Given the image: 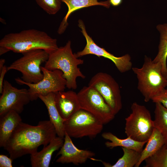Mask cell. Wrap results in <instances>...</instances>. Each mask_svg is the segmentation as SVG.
Listing matches in <instances>:
<instances>
[{"label":"cell","mask_w":167,"mask_h":167,"mask_svg":"<svg viewBox=\"0 0 167 167\" xmlns=\"http://www.w3.org/2000/svg\"><path fill=\"white\" fill-rule=\"evenodd\" d=\"M56 135L55 127L49 120L40 121L36 126L22 122L3 148L14 160L26 154L36 153L39 146H46Z\"/></svg>","instance_id":"obj_1"},{"label":"cell","mask_w":167,"mask_h":167,"mask_svg":"<svg viewBox=\"0 0 167 167\" xmlns=\"http://www.w3.org/2000/svg\"><path fill=\"white\" fill-rule=\"evenodd\" d=\"M0 47L22 54L36 49H42L49 54L58 49L57 40L43 31L34 29L11 33L5 35L0 40Z\"/></svg>","instance_id":"obj_2"},{"label":"cell","mask_w":167,"mask_h":167,"mask_svg":"<svg viewBox=\"0 0 167 167\" xmlns=\"http://www.w3.org/2000/svg\"><path fill=\"white\" fill-rule=\"evenodd\" d=\"M84 62L83 60L78 58L75 53H73L71 42L69 41L64 46L49 54L44 67L50 70L58 69L62 71L63 77L66 80V87L75 90L77 86V78L84 79L86 77L78 67Z\"/></svg>","instance_id":"obj_3"},{"label":"cell","mask_w":167,"mask_h":167,"mask_svg":"<svg viewBox=\"0 0 167 167\" xmlns=\"http://www.w3.org/2000/svg\"><path fill=\"white\" fill-rule=\"evenodd\" d=\"M132 69L138 80L137 88L145 102H148L166 88L167 79L162 74L160 62L145 56L141 68L132 67Z\"/></svg>","instance_id":"obj_4"},{"label":"cell","mask_w":167,"mask_h":167,"mask_svg":"<svg viewBox=\"0 0 167 167\" xmlns=\"http://www.w3.org/2000/svg\"><path fill=\"white\" fill-rule=\"evenodd\" d=\"M131 113L125 119V133L127 137L139 142L148 141L154 128L149 110L136 102L131 107Z\"/></svg>","instance_id":"obj_5"},{"label":"cell","mask_w":167,"mask_h":167,"mask_svg":"<svg viewBox=\"0 0 167 167\" xmlns=\"http://www.w3.org/2000/svg\"><path fill=\"white\" fill-rule=\"evenodd\" d=\"M22 54V57L7 67L8 71L14 70L20 72L21 79L26 83L39 82L43 77L41 65L48 60L49 54L44 50L36 49Z\"/></svg>","instance_id":"obj_6"},{"label":"cell","mask_w":167,"mask_h":167,"mask_svg":"<svg viewBox=\"0 0 167 167\" xmlns=\"http://www.w3.org/2000/svg\"><path fill=\"white\" fill-rule=\"evenodd\" d=\"M65 132L71 137H95L103 130L104 124L88 112L80 109L64 120Z\"/></svg>","instance_id":"obj_7"},{"label":"cell","mask_w":167,"mask_h":167,"mask_svg":"<svg viewBox=\"0 0 167 167\" xmlns=\"http://www.w3.org/2000/svg\"><path fill=\"white\" fill-rule=\"evenodd\" d=\"M43 79L36 83H27L18 77L15 79L18 84L27 85L31 101L36 100L39 95L45 96L49 93L64 91L66 87V80L63 72L58 69L50 70L41 66Z\"/></svg>","instance_id":"obj_8"},{"label":"cell","mask_w":167,"mask_h":167,"mask_svg":"<svg viewBox=\"0 0 167 167\" xmlns=\"http://www.w3.org/2000/svg\"><path fill=\"white\" fill-rule=\"evenodd\" d=\"M88 86L96 90L102 96L114 115L122 109V103L119 85L109 74L99 72L91 79Z\"/></svg>","instance_id":"obj_9"},{"label":"cell","mask_w":167,"mask_h":167,"mask_svg":"<svg viewBox=\"0 0 167 167\" xmlns=\"http://www.w3.org/2000/svg\"><path fill=\"white\" fill-rule=\"evenodd\" d=\"M81 109L91 113L104 124L114 118L115 115L101 95L95 89L84 86L77 93Z\"/></svg>","instance_id":"obj_10"},{"label":"cell","mask_w":167,"mask_h":167,"mask_svg":"<svg viewBox=\"0 0 167 167\" xmlns=\"http://www.w3.org/2000/svg\"><path fill=\"white\" fill-rule=\"evenodd\" d=\"M78 26L81 29V32L86 39V44L82 51L75 53L77 58L88 54H93L110 60L121 73H125L132 69V63L131 57L129 54H127L119 57L114 56L95 43L87 32L85 26L82 20L79 19V20Z\"/></svg>","instance_id":"obj_11"},{"label":"cell","mask_w":167,"mask_h":167,"mask_svg":"<svg viewBox=\"0 0 167 167\" xmlns=\"http://www.w3.org/2000/svg\"><path fill=\"white\" fill-rule=\"evenodd\" d=\"M1 94L0 116L11 110L20 114L23 111L24 106L31 101L28 89H18L6 80H4Z\"/></svg>","instance_id":"obj_12"},{"label":"cell","mask_w":167,"mask_h":167,"mask_svg":"<svg viewBox=\"0 0 167 167\" xmlns=\"http://www.w3.org/2000/svg\"><path fill=\"white\" fill-rule=\"evenodd\" d=\"M95 155V153L91 151L77 148L71 137L65 132L63 144L57 155L60 156L56 162L62 164L71 163L78 165L85 163L88 159H91Z\"/></svg>","instance_id":"obj_13"},{"label":"cell","mask_w":167,"mask_h":167,"mask_svg":"<svg viewBox=\"0 0 167 167\" xmlns=\"http://www.w3.org/2000/svg\"><path fill=\"white\" fill-rule=\"evenodd\" d=\"M55 93L56 107L64 120L81 109L77 93L73 91H61Z\"/></svg>","instance_id":"obj_14"},{"label":"cell","mask_w":167,"mask_h":167,"mask_svg":"<svg viewBox=\"0 0 167 167\" xmlns=\"http://www.w3.org/2000/svg\"><path fill=\"white\" fill-rule=\"evenodd\" d=\"M64 138L56 137L40 152L30 155L32 167H49L54 152L63 144Z\"/></svg>","instance_id":"obj_15"},{"label":"cell","mask_w":167,"mask_h":167,"mask_svg":"<svg viewBox=\"0 0 167 167\" xmlns=\"http://www.w3.org/2000/svg\"><path fill=\"white\" fill-rule=\"evenodd\" d=\"M22 122L19 114L11 110L0 116V147L4 148L13 132Z\"/></svg>","instance_id":"obj_16"},{"label":"cell","mask_w":167,"mask_h":167,"mask_svg":"<svg viewBox=\"0 0 167 167\" xmlns=\"http://www.w3.org/2000/svg\"><path fill=\"white\" fill-rule=\"evenodd\" d=\"M55 93L51 92L43 96L39 95L38 98L44 103L48 110L49 121L54 126L58 136L64 138L65 131L64 120L60 116L56 107L55 102Z\"/></svg>","instance_id":"obj_17"},{"label":"cell","mask_w":167,"mask_h":167,"mask_svg":"<svg viewBox=\"0 0 167 167\" xmlns=\"http://www.w3.org/2000/svg\"><path fill=\"white\" fill-rule=\"evenodd\" d=\"M67 5L68 10L67 13L61 23L58 29V33H62L65 30L68 25L67 20L70 15L78 10L84 7L95 5L101 6L109 8L110 5L109 0L99 2L98 0H61Z\"/></svg>","instance_id":"obj_18"},{"label":"cell","mask_w":167,"mask_h":167,"mask_svg":"<svg viewBox=\"0 0 167 167\" xmlns=\"http://www.w3.org/2000/svg\"><path fill=\"white\" fill-rule=\"evenodd\" d=\"M102 137L104 139L110 141L106 142V147L112 149L114 147L119 146L130 149L134 150L141 152L143 147L147 141L139 142L135 140L130 137L125 139H121L110 132H105L102 134Z\"/></svg>","instance_id":"obj_19"},{"label":"cell","mask_w":167,"mask_h":167,"mask_svg":"<svg viewBox=\"0 0 167 167\" xmlns=\"http://www.w3.org/2000/svg\"><path fill=\"white\" fill-rule=\"evenodd\" d=\"M145 147L141 152L140 159L135 167H139L143 161L155 154L165 144L162 135L155 127Z\"/></svg>","instance_id":"obj_20"},{"label":"cell","mask_w":167,"mask_h":167,"mask_svg":"<svg viewBox=\"0 0 167 167\" xmlns=\"http://www.w3.org/2000/svg\"><path fill=\"white\" fill-rule=\"evenodd\" d=\"M156 28L160 34V41L158 53L153 61L161 63L162 74L167 79V24H159Z\"/></svg>","instance_id":"obj_21"},{"label":"cell","mask_w":167,"mask_h":167,"mask_svg":"<svg viewBox=\"0 0 167 167\" xmlns=\"http://www.w3.org/2000/svg\"><path fill=\"white\" fill-rule=\"evenodd\" d=\"M123 152V156L114 165H111L102 161L107 167H133L138 163L141 157V152L134 150L122 147Z\"/></svg>","instance_id":"obj_22"},{"label":"cell","mask_w":167,"mask_h":167,"mask_svg":"<svg viewBox=\"0 0 167 167\" xmlns=\"http://www.w3.org/2000/svg\"><path fill=\"white\" fill-rule=\"evenodd\" d=\"M153 122L154 127L164 139V145L167 146V108L159 102L155 103Z\"/></svg>","instance_id":"obj_23"},{"label":"cell","mask_w":167,"mask_h":167,"mask_svg":"<svg viewBox=\"0 0 167 167\" xmlns=\"http://www.w3.org/2000/svg\"><path fill=\"white\" fill-rule=\"evenodd\" d=\"M145 161V167H167V146L164 145L155 154Z\"/></svg>","instance_id":"obj_24"},{"label":"cell","mask_w":167,"mask_h":167,"mask_svg":"<svg viewBox=\"0 0 167 167\" xmlns=\"http://www.w3.org/2000/svg\"><path fill=\"white\" fill-rule=\"evenodd\" d=\"M37 5L48 14L57 13L61 8V0H35Z\"/></svg>","instance_id":"obj_25"},{"label":"cell","mask_w":167,"mask_h":167,"mask_svg":"<svg viewBox=\"0 0 167 167\" xmlns=\"http://www.w3.org/2000/svg\"><path fill=\"white\" fill-rule=\"evenodd\" d=\"M155 103L159 102L167 108V89H164L159 94L153 97L151 100Z\"/></svg>","instance_id":"obj_26"},{"label":"cell","mask_w":167,"mask_h":167,"mask_svg":"<svg viewBox=\"0 0 167 167\" xmlns=\"http://www.w3.org/2000/svg\"><path fill=\"white\" fill-rule=\"evenodd\" d=\"M13 160L3 154L0 155V167H12Z\"/></svg>","instance_id":"obj_27"},{"label":"cell","mask_w":167,"mask_h":167,"mask_svg":"<svg viewBox=\"0 0 167 167\" xmlns=\"http://www.w3.org/2000/svg\"><path fill=\"white\" fill-rule=\"evenodd\" d=\"M8 71L7 67L4 65L0 70V93L2 94L3 91V84L4 81V77Z\"/></svg>","instance_id":"obj_28"},{"label":"cell","mask_w":167,"mask_h":167,"mask_svg":"<svg viewBox=\"0 0 167 167\" xmlns=\"http://www.w3.org/2000/svg\"><path fill=\"white\" fill-rule=\"evenodd\" d=\"M110 4L114 6L119 5L122 2V0H109Z\"/></svg>","instance_id":"obj_29"},{"label":"cell","mask_w":167,"mask_h":167,"mask_svg":"<svg viewBox=\"0 0 167 167\" xmlns=\"http://www.w3.org/2000/svg\"><path fill=\"white\" fill-rule=\"evenodd\" d=\"M5 62V60L3 58H1L0 59V70L2 69L4 66V64Z\"/></svg>","instance_id":"obj_30"},{"label":"cell","mask_w":167,"mask_h":167,"mask_svg":"<svg viewBox=\"0 0 167 167\" xmlns=\"http://www.w3.org/2000/svg\"><path fill=\"white\" fill-rule=\"evenodd\" d=\"M166 89H167V87L166 88Z\"/></svg>","instance_id":"obj_31"}]
</instances>
